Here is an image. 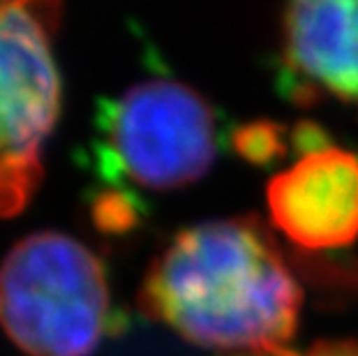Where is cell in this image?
Masks as SVG:
<instances>
[{
    "mask_svg": "<svg viewBox=\"0 0 358 356\" xmlns=\"http://www.w3.org/2000/svg\"><path fill=\"white\" fill-rule=\"evenodd\" d=\"M303 290L255 218L178 232L150 264L139 308L189 345L231 356H285Z\"/></svg>",
    "mask_w": 358,
    "mask_h": 356,
    "instance_id": "6da1fadb",
    "label": "cell"
},
{
    "mask_svg": "<svg viewBox=\"0 0 358 356\" xmlns=\"http://www.w3.org/2000/svg\"><path fill=\"white\" fill-rule=\"evenodd\" d=\"M109 322L102 262L77 238L37 232L0 264V327L28 356H90Z\"/></svg>",
    "mask_w": 358,
    "mask_h": 356,
    "instance_id": "7a4b0ae2",
    "label": "cell"
},
{
    "mask_svg": "<svg viewBox=\"0 0 358 356\" xmlns=\"http://www.w3.org/2000/svg\"><path fill=\"white\" fill-rule=\"evenodd\" d=\"M58 19V3H0V218L19 215L42 183L44 141L60 111Z\"/></svg>",
    "mask_w": 358,
    "mask_h": 356,
    "instance_id": "3957f363",
    "label": "cell"
},
{
    "mask_svg": "<svg viewBox=\"0 0 358 356\" xmlns=\"http://www.w3.org/2000/svg\"><path fill=\"white\" fill-rule=\"evenodd\" d=\"M106 141L120 173L146 190H178L203 178L217 155L208 100L176 79L134 83L106 113Z\"/></svg>",
    "mask_w": 358,
    "mask_h": 356,
    "instance_id": "277c9868",
    "label": "cell"
},
{
    "mask_svg": "<svg viewBox=\"0 0 358 356\" xmlns=\"http://www.w3.org/2000/svg\"><path fill=\"white\" fill-rule=\"evenodd\" d=\"M273 225L306 250L347 248L358 238V155L331 143L303 150L266 187Z\"/></svg>",
    "mask_w": 358,
    "mask_h": 356,
    "instance_id": "5b68a950",
    "label": "cell"
},
{
    "mask_svg": "<svg viewBox=\"0 0 358 356\" xmlns=\"http://www.w3.org/2000/svg\"><path fill=\"white\" fill-rule=\"evenodd\" d=\"M282 60L292 95H331L358 104V3L303 0L280 19Z\"/></svg>",
    "mask_w": 358,
    "mask_h": 356,
    "instance_id": "8992f818",
    "label": "cell"
},
{
    "mask_svg": "<svg viewBox=\"0 0 358 356\" xmlns=\"http://www.w3.org/2000/svg\"><path fill=\"white\" fill-rule=\"evenodd\" d=\"M234 148L243 160L266 166L285 155V127L271 120H255L234 132Z\"/></svg>",
    "mask_w": 358,
    "mask_h": 356,
    "instance_id": "52a82bcc",
    "label": "cell"
},
{
    "mask_svg": "<svg viewBox=\"0 0 358 356\" xmlns=\"http://www.w3.org/2000/svg\"><path fill=\"white\" fill-rule=\"evenodd\" d=\"M95 225L104 232H125L136 222V211L123 192H104L93 206Z\"/></svg>",
    "mask_w": 358,
    "mask_h": 356,
    "instance_id": "ba28073f",
    "label": "cell"
},
{
    "mask_svg": "<svg viewBox=\"0 0 358 356\" xmlns=\"http://www.w3.org/2000/svg\"><path fill=\"white\" fill-rule=\"evenodd\" d=\"M285 356H358V340H324L303 354L289 352Z\"/></svg>",
    "mask_w": 358,
    "mask_h": 356,
    "instance_id": "9c48e42d",
    "label": "cell"
}]
</instances>
